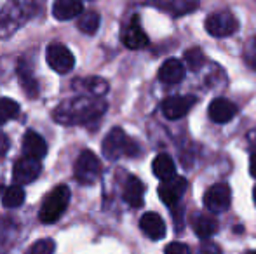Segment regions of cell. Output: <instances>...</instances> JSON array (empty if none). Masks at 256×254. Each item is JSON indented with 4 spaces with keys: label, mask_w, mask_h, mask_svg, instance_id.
I'll use <instances>...</instances> for the list:
<instances>
[{
    "label": "cell",
    "mask_w": 256,
    "mask_h": 254,
    "mask_svg": "<svg viewBox=\"0 0 256 254\" xmlns=\"http://www.w3.org/2000/svg\"><path fill=\"white\" fill-rule=\"evenodd\" d=\"M194 232L199 235L200 239H209L218 232V221L209 214H199L194 218L192 221Z\"/></svg>",
    "instance_id": "cell-22"
},
{
    "label": "cell",
    "mask_w": 256,
    "mask_h": 254,
    "mask_svg": "<svg viewBox=\"0 0 256 254\" xmlns=\"http://www.w3.org/2000/svg\"><path fill=\"white\" fill-rule=\"evenodd\" d=\"M9 150V139L4 132H0V157H4Z\"/></svg>",
    "instance_id": "cell-31"
},
{
    "label": "cell",
    "mask_w": 256,
    "mask_h": 254,
    "mask_svg": "<svg viewBox=\"0 0 256 254\" xmlns=\"http://www.w3.org/2000/svg\"><path fill=\"white\" fill-rule=\"evenodd\" d=\"M248 254H256V251H251V253H248Z\"/></svg>",
    "instance_id": "cell-35"
},
{
    "label": "cell",
    "mask_w": 256,
    "mask_h": 254,
    "mask_svg": "<svg viewBox=\"0 0 256 254\" xmlns=\"http://www.w3.org/2000/svg\"><path fill=\"white\" fill-rule=\"evenodd\" d=\"M202 254H220V249L216 246H206L202 248Z\"/></svg>",
    "instance_id": "cell-32"
},
{
    "label": "cell",
    "mask_w": 256,
    "mask_h": 254,
    "mask_svg": "<svg viewBox=\"0 0 256 254\" xmlns=\"http://www.w3.org/2000/svg\"><path fill=\"white\" fill-rule=\"evenodd\" d=\"M124 200L129 204L131 207H134V209H138V207L143 206V202H145V185L142 183V180L136 176H129L128 181H126L124 185Z\"/></svg>",
    "instance_id": "cell-18"
},
{
    "label": "cell",
    "mask_w": 256,
    "mask_h": 254,
    "mask_svg": "<svg viewBox=\"0 0 256 254\" xmlns=\"http://www.w3.org/2000/svg\"><path fill=\"white\" fill-rule=\"evenodd\" d=\"M150 5L157 7L158 10L171 14V16H185L199 9V0H150Z\"/></svg>",
    "instance_id": "cell-11"
},
{
    "label": "cell",
    "mask_w": 256,
    "mask_h": 254,
    "mask_svg": "<svg viewBox=\"0 0 256 254\" xmlns=\"http://www.w3.org/2000/svg\"><path fill=\"white\" fill-rule=\"evenodd\" d=\"M46 59H48L49 66L61 75L72 71V68L75 64V58L70 49L63 44H58V42H54V44H51L46 49Z\"/></svg>",
    "instance_id": "cell-7"
},
{
    "label": "cell",
    "mask_w": 256,
    "mask_h": 254,
    "mask_svg": "<svg viewBox=\"0 0 256 254\" xmlns=\"http://www.w3.org/2000/svg\"><path fill=\"white\" fill-rule=\"evenodd\" d=\"M230 200H232V192H230V187L226 183L212 185L204 193V206L212 214H220L228 211Z\"/></svg>",
    "instance_id": "cell-6"
},
{
    "label": "cell",
    "mask_w": 256,
    "mask_h": 254,
    "mask_svg": "<svg viewBox=\"0 0 256 254\" xmlns=\"http://www.w3.org/2000/svg\"><path fill=\"white\" fill-rule=\"evenodd\" d=\"M185 64H183L180 59H168L164 64L160 66V70H158V80L164 82V84H180V82L185 78Z\"/></svg>",
    "instance_id": "cell-13"
},
{
    "label": "cell",
    "mask_w": 256,
    "mask_h": 254,
    "mask_svg": "<svg viewBox=\"0 0 256 254\" xmlns=\"http://www.w3.org/2000/svg\"><path fill=\"white\" fill-rule=\"evenodd\" d=\"M140 228L152 241H158L166 235V223L157 213L143 214L142 220H140Z\"/></svg>",
    "instance_id": "cell-14"
},
{
    "label": "cell",
    "mask_w": 256,
    "mask_h": 254,
    "mask_svg": "<svg viewBox=\"0 0 256 254\" xmlns=\"http://www.w3.org/2000/svg\"><path fill=\"white\" fill-rule=\"evenodd\" d=\"M75 87L84 89L88 92V96H91V98H102L108 91V82L102 77H89L77 80L75 82Z\"/></svg>",
    "instance_id": "cell-20"
},
{
    "label": "cell",
    "mask_w": 256,
    "mask_h": 254,
    "mask_svg": "<svg viewBox=\"0 0 256 254\" xmlns=\"http://www.w3.org/2000/svg\"><path fill=\"white\" fill-rule=\"evenodd\" d=\"M188 188V183L183 176H172L169 180L162 181L158 187V197L166 206L172 207L180 202V199L183 197V193Z\"/></svg>",
    "instance_id": "cell-10"
},
{
    "label": "cell",
    "mask_w": 256,
    "mask_h": 254,
    "mask_svg": "<svg viewBox=\"0 0 256 254\" xmlns=\"http://www.w3.org/2000/svg\"><path fill=\"white\" fill-rule=\"evenodd\" d=\"M253 200H254V204H256V187L253 188Z\"/></svg>",
    "instance_id": "cell-34"
},
{
    "label": "cell",
    "mask_w": 256,
    "mask_h": 254,
    "mask_svg": "<svg viewBox=\"0 0 256 254\" xmlns=\"http://www.w3.org/2000/svg\"><path fill=\"white\" fill-rule=\"evenodd\" d=\"M20 115V105L9 98L0 99V126Z\"/></svg>",
    "instance_id": "cell-26"
},
{
    "label": "cell",
    "mask_w": 256,
    "mask_h": 254,
    "mask_svg": "<svg viewBox=\"0 0 256 254\" xmlns=\"http://www.w3.org/2000/svg\"><path fill=\"white\" fill-rule=\"evenodd\" d=\"M122 44L128 49H132V51H138V49H143L148 45V37L142 30V26H140L136 19L122 31Z\"/></svg>",
    "instance_id": "cell-15"
},
{
    "label": "cell",
    "mask_w": 256,
    "mask_h": 254,
    "mask_svg": "<svg viewBox=\"0 0 256 254\" xmlns=\"http://www.w3.org/2000/svg\"><path fill=\"white\" fill-rule=\"evenodd\" d=\"M100 23H102V17H100L98 12L94 10H88V12H82L78 16V21H77V26L82 33L86 35H94L100 28Z\"/></svg>",
    "instance_id": "cell-23"
},
{
    "label": "cell",
    "mask_w": 256,
    "mask_h": 254,
    "mask_svg": "<svg viewBox=\"0 0 256 254\" xmlns=\"http://www.w3.org/2000/svg\"><path fill=\"white\" fill-rule=\"evenodd\" d=\"M70 197H72L70 188L64 187V185L52 188V190L46 195L44 202H42L40 213H38V220L46 225L58 221L61 216H63L64 211H66L68 204H70Z\"/></svg>",
    "instance_id": "cell-3"
},
{
    "label": "cell",
    "mask_w": 256,
    "mask_h": 254,
    "mask_svg": "<svg viewBox=\"0 0 256 254\" xmlns=\"http://www.w3.org/2000/svg\"><path fill=\"white\" fill-rule=\"evenodd\" d=\"M42 173V164L40 160L32 159V157H23L14 164L12 169V181L14 185H30L40 176Z\"/></svg>",
    "instance_id": "cell-8"
},
{
    "label": "cell",
    "mask_w": 256,
    "mask_h": 254,
    "mask_svg": "<svg viewBox=\"0 0 256 254\" xmlns=\"http://www.w3.org/2000/svg\"><path fill=\"white\" fill-rule=\"evenodd\" d=\"M24 21V12L20 5L16 3H10L4 10H0V30H7L9 28V33L14 31L21 23Z\"/></svg>",
    "instance_id": "cell-19"
},
{
    "label": "cell",
    "mask_w": 256,
    "mask_h": 254,
    "mask_svg": "<svg viewBox=\"0 0 256 254\" xmlns=\"http://www.w3.org/2000/svg\"><path fill=\"white\" fill-rule=\"evenodd\" d=\"M24 202V190L20 185H10L9 188H6L2 195V204L7 209H14V207H20Z\"/></svg>",
    "instance_id": "cell-24"
},
{
    "label": "cell",
    "mask_w": 256,
    "mask_h": 254,
    "mask_svg": "<svg viewBox=\"0 0 256 254\" xmlns=\"http://www.w3.org/2000/svg\"><path fill=\"white\" fill-rule=\"evenodd\" d=\"M104 112H106V103L102 98L77 96L58 105V108L54 110V120L63 126L91 124L98 120Z\"/></svg>",
    "instance_id": "cell-1"
},
{
    "label": "cell",
    "mask_w": 256,
    "mask_h": 254,
    "mask_svg": "<svg viewBox=\"0 0 256 254\" xmlns=\"http://www.w3.org/2000/svg\"><path fill=\"white\" fill-rule=\"evenodd\" d=\"M196 101V96H171V98L162 101V113L166 119L178 120L194 108Z\"/></svg>",
    "instance_id": "cell-9"
},
{
    "label": "cell",
    "mask_w": 256,
    "mask_h": 254,
    "mask_svg": "<svg viewBox=\"0 0 256 254\" xmlns=\"http://www.w3.org/2000/svg\"><path fill=\"white\" fill-rule=\"evenodd\" d=\"M74 174L80 185H94L102 176V162L91 150H84L75 162Z\"/></svg>",
    "instance_id": "cell-4"
},
{
    "label": "cell",
    "mask_w": 256,
    "mask_h": 254,
    "mask_svg": "<svg viewBox=\"0 0 256 254\" xmlns=\"http://www.w3.org/2000/svg\"><path fill=\"white\" fill-rule=\"evenodd\" d=\"M54 249H56V244L52 239H40L35 244H32L28 254H54Z\"/></svg>",
    "instance_id": "cell-28"
},
{
    "label": "cell",
    "mask_w": 256,
    "mask_h": 254,
    "mask_svg": "<svg viewBox=\"0 0 256 254\" xmlns=\"http://www.w3.org/2000/svg\"><path fill=\"white\" fill-rule=\"evenodd\" d=\"M84 12L80 0H54L52 3V16L58 21H68L80 16Z\"/></svg>",
    "instance_id": "cell-16"
},
{
    "label": "cell",
    "mask_w": 256,
    "mask_h": 254,
    "mask_svg": "<svg viewBox=\"0 0 256 254\" xmlns=\"http://www.w3.org/2000/svg\"><path fill=\"white\" fill-rule=\"evenodd\" d=\"M166 254H190V248L182 242H171L166 248Z\"/></svg>",
    "instance_id": "cell-30"
},
{
    "label": "cell",
    "mask_w": 256,
    "mask_h": 254,
    "mask_svg": "<svg viewBox=\"0 0 256 254\" xmlns=\"http://www.w3.org/2000/svg\"><path fill=\"white\" fill-rule=\"evenodd\" d=\"M242 58H244V61H246L248 66L256 68V35L246 42L244 51H242Z\"/></svg>",
    "instance_id": "cell-29"
},
{
    "label": "cell",
    "mask_w": 256,
    "mask_h": 254,
    "mask_svg": "<svg viewBox=\"0 0 256 254\" xmlns=\"http://www.w3.org/2000/svg\"><path fill=\"white\" fill-rule=\"evenodd\" d=\"M152 169H154V174L160 181H166V180H169V178L176 176L174 160L169 155H166V153H160V155L155 157L152 162Z\"/></svg>",
    "instance_id": "cell-21"
},
{
    "label": "cell",
    "mask_w": 256,
    "mask_h": 254,
    "mask_svg": "<svg viewBox=\"0 0 256 254\" xmlns=\"http://www.w3.org/2000/svg\"><path fill=\"white\" fill-rule=\"evenodd\" d=\"M250 171H251V174L256 178V152L251 155V160H250Z\"/></svg>",
    "instance_id": "cell-33"
},
{
    "label": "cell",
    "mask_w": 256,
    "mask_h": 254,
    "mask_svg": "<svg viewBox=\"0 0 256 254\" xmlns=\"http://www.w3.org/2000/svg\"><path fill=\"white\" fill-rule=\"evenodd\" d=\"M102 152L104 159L117 160L120 157H134L140 152V146L124 132V129L114 127L103 139Z\"/></svg>",
    "instance_id": "cell-2"
},
{
    "label": "cell",
    "mask_w": 256,
    "mask_h": 254,
    "mask_svg": "<svg viewBox=\"0 0 256 254\" xmlns=\"http://www.w3.org/2000/svg\"><path fill=\"white\" fill-rule=\"evenodd\" d=\"M183 61H185L186 68H188L190 71L197 73L206 63L204 52L200 51L199 47H190L188 51H185V54H183Z\"/></svg>",
    "instance_id": "cell-25"
},
{
    "label": "cell",
    "mask_w": 256,
    "mask_h": 254,
    "mask_svg": "<svg viewBox=\"0 0 256 254\" xmlns=\"http://www.w3.org/2000/svg\"><path fill=\"white\" fill-rule=\"evenodd\" d=\"M237 115V106L225 98H216L209 105V119L216 124H226Z\"/></svg>",
    "instance_id": "cell-12"
},
{
    "label": "cell",
    "mask_w": 256,
    "mask_h": 254,
    "mask_svg": "<svg viewBox=\"0 0 256 254\" xmlns=\"http://www.w3.org/2000/svg\"><path fill=\"white\" fill-rule=\"evenodd\" d=\"M206 30L212 37H230L239 30V21L232 12H212L206 17Z\"/></svg>",
    "instance_id": "cell-5"
},
{
    "label": "cell",
    "mask_w": 256,
    "mask_h": 254,
    "mask_svg": "<svg viewBox=\"0 0 256 254\" xmlns=\"http://www.w3.org/2000/svg\"><path fill=\"white\" fill-rule=\"evenodd\" d=\"M23 152L26 157L42 160L46 157V153H48V145H46L44 138L40 134H37L34 131H28L23 136Z\"/></svg>",
    "instance_id": "cell-17"
},
{
    "label": "cell",
    "mask_w": 256,
    "mask_h": 254,
    "mask_svg": "<svg viewBox=\"0 0 256 254\" xmlns=\"http://www.w3.org/2000/svg\"><path fill=\"white\" fill-rule=\"evenodd\" d=\"M20 82L23 85V91L26 92L30 98H35L38 94V85H37V80L32 77V73L28 70H21L20 68Z\"/></svg>",
    "instance_id": "cell-27"
}]
</instances>
